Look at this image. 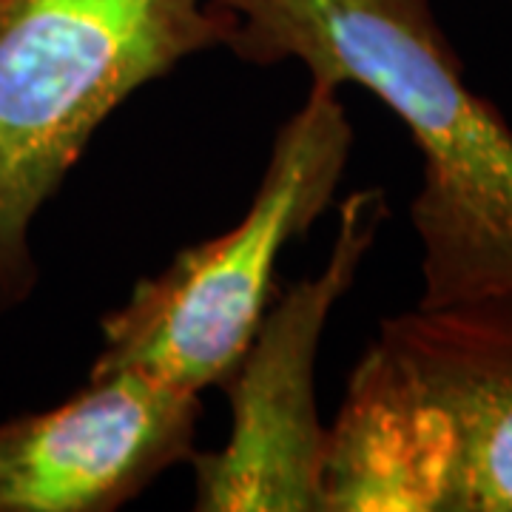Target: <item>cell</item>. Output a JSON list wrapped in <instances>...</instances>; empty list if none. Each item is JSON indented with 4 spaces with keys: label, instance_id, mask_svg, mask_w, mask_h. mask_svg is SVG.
Segmentation results:
<instances>
[{
    "label": "cell",
    "instance_id": "obj_1",
    "mask_svg": "<svg viewBox=\"0 0 512 512\" xmlns=\"http://www.w3.org/2000/svg\"><path fill=\"white\" fill-rule=\"evenodd\" d=\"M231 55L302 63L311 83L359 86L407 128L421 157L410 222L419 308L512 296V126L464 80L433 0H222Z\"/></svg>",
    "mask_w": 512,
    "mask_h": 512
},
{
    "label": "cell",
    "instance_id": "obj_2",
    "mask_svg": "<svg viewBox=\"0 0 512 512\" xmlns=\"http://www.w3.org/2000/svg\"><path fill=\"white\" fill-rule=\"evenodd\" d=\"M328 512H512V296L382 319L325 444Z\"/></svg>",
    "mask_w": 512,
    "mask_h": 512
},
{
    "label": "cell",
    "instance_id": "obj_3",
    "mask_svg": "<svg viewBox=\"0 0 512 512\" xmlns=\"http://www.w3.org/2000/svg\"><path fill=\"white\" fill-rule=\"evenodd\" d=\"M231 29L222 0H0V316L35 296V222L97 128Z\"/></svg>",
    "mask_w": 512,
    "mask_h": 512
},
{
    "label": "cell",
    "instance_id": "obj_4",
    "mask_svg": "<svg viewBox=\"0 0 512 512\" xmlns=\"http://www.w3.org/2000/svg\"><path fill=\"white\" fill-rule=\"evenodd\" d=\"M353 140L339 89L311 83L305 103L276 131L242 220L183 248L100 319L89 376L143 370L191 393L222 387L274 299L285 248L336 200Z\"/></svg>",
    "mask_w": 512,
    "mask_h": 512
},
{
    "label": "cell",
    "instance_id": "obj_5",
    "mask_svg": "<svg viewBox=\"0 0 512 512\" xmlns=\"http://www.w3.org/2000/svg\"><path fill=\"white\" fill-rule=\"evenodd\" d=\"M387 214L382 188L353 191L339 205L322 271L268 305L222 384L231 404L228 439L188 461L197 512H328V424L316 410V356L330 313L353 288Z\"/></svg>",
    "mask_w": 512,
    "mask_h": 512
},
{
    "label": "cell",
    "instance_id": "obj_6",
    "mask_svg": "<svg viewBox=\"0 0 512 512\" xmlns=\"http://www.w3.org/2000/svg\"><path fill=\"white\" fill-rule=\"evenodd\" d=\"M200 393L143 370L0 421V512H114L197 453Z\"/></svg>",
    "mask_w": 512,
    "mask_h": 512
}]
</instances>
